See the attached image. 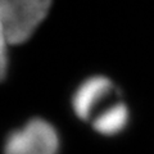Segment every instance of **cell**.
<instances>
[{
	"label": "cell",
	"instance_id": "4",
	"mask_svg": "<svg viewBox=\"0 0 154 154\" xmlns=\"http://www.w3.org/2000/svg\"><path fill=\"white\" fill-rule=\"evenodd\" d=\"M128 123V109L121 102L114 103L105 108L93 121L95 131L102 135H117Z\"/></svg>",
	"mask_w": 154,
	"mask_h": 154
},
{
	"label": "cell",
	"instance_id": "6",
	"mask_svg": "<svg viewBox=\"0 0 154 154\" xmlns=\"http://www.w3.org/2000/svg\"><path fill=\"white\" fill-rule=\"evenodd\" d=\"M9 3H11V0H0V18H3L4 13L7 12Z\"/></svg>",
	"mask_w": 154,
	"mask_h": 154
},
{
	"label": "cell",
	"instance_id": "2",
	"mask_svg": "<svg viewBox=\"0 0 154 154\" xmlns=\"http://www.w3.org/2000/svg\"><path fill=\"white\" fill-rule=\"evenodd\" d=\"M58 132L41 118H33L11 132L4 145V154H58Z\"/></svg>",
	"mask_w": 154,
	"mask_h": 154
},
{
	"label": "cell",
	"instance_id": "5",
	"mask_svg": "<svg viewBox=\"0 0 154 154\" xmlns=\"http://www.w3.org/2000/svg\"><path fill=\"white\" fill-rule=\"evenodd\" d=\"M8 44L9 41L7 37V32L5 28H4L2 18H0V81L5 79L8 72V53H7Z\"/></svg>",
	"mask_w": 154,
	"mask_h": 154
},
{
	"label": "cell",
	"instance_id": "3",
	"mask_svg": "<svg viewBox=\"0 0 154 154\" xmlns=\"http://www.w3.org/2000/svg\"><path fill=\"white\" fill-rule=\"evenodd\" d=\"M114 91V85L104 76H93L85 80L72 98V108L81 119H89L95 108Z\"/></svg>",
	"mask_w": 154,
	"mask_h": 154
},
{
	"label": "cell",
	"instance_id": "1",
	"mask_svg": "<svg viewBox=\"0 0 154 154\" xmlns=\"http://www.w3.org/2000/svg\"><path fill=\"white\" fill-rule=\"evenodd\" d=\"M51 0H11L2 18L9 44L26 42L44 21Z\"/></svg>",
	"mask_w": 154,
	"mask_h": 154
}]
</instances>
